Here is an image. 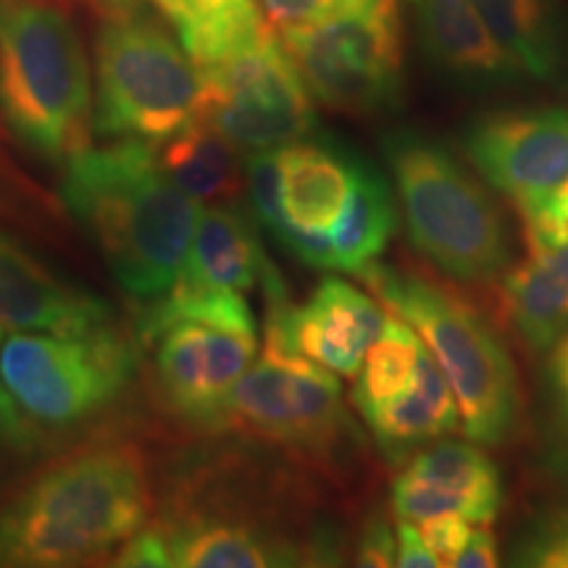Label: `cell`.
<instances>
[{"mask_svg":"<svg viewBox=\"0 0 568 568\" xmlns=\"http://www.w3.org/2000/svg\"><path fill=\"white\" fill-rule=\"evenodd\" d=\"M61 195L126 295L159 303L172 293L201 205L169 180L153 142L119 140L71 153Z\"/></svg>","mask_w":568,"mask_h":568,"instance_id":"cell-1","label":"cell"},{"mask_svg":"<svg viewBox=\"0 0 568 568\" xmlns=\"http://www.w3.org/2000/svg\"><path fill=\"white\" fill-rule=\"evenodd\" d=\"M151 510L145 464L132 447L77 453L45 471L0 518V564L71 566L138 535Z\"/></svg>","mask_w":568,"mask_h":568,"instance_id":"cell-2","label":"cell"},{"mask_svg":"<svg viewBox=\"0 0 568 568\" xmlns=\"http://www.w3.org/2000/svg\"><path fill=\"white\" fill-rule=\"evenodd\" d=\"M361 282L418 332L456 395L460 426L481 447L506 445L521 422V382L506 339L458 290L376 261Z\"/></svg>","mask_w":568,"mask_h":568,"instance_id":"cell-3","label":"cell"},{"mask_svg":"<svg viewBox=\"0 0 568 568\" xmlns=\"http://www.w3.org/2000/svg\"><path fill=\"white\" fill-rule=\"evenodd\" d=\"M385 161L410 245L460 284H493L514 264L510 230L495 195L439 142L389 132Z\"/></svg>","mask_w":568,"mask_h":568,"instance_id":"cell-4","label":"cell"},{"mask_svg":"<svg viewBox=\"0 0 568 568\" xmlns=\"http://www.w3.org/2000/svg\"><path fill=\"white\" fill-rule=\"evenodd\" d=\"M0 116L45 159L88 148L90 69L67 11L42 0H0Z\"/></svg>","mask_w":568,"mask_h":568,"instance_id":"cell-5","label":"cell"},{"mask_svg":"<svg viewBox=\"0 0 568 568\" xmlns=\"http://www.w3.org/2000/svg\"><path fill=\"white\" fill-rule=\"evenodd\" d=\"M95 130L159 142L201 119V74L176 32L142 9L109 11L95 38Z\"/></svg>","mask_w":568,"mask_h":568,"instance_id":"cell-6","label":"cell"},{"mask_svg":"<svg viewBox=\"0 0 568 568\" xmlns=\"http://www.w3.org/2000/svg\"><path fill=\"white\" fill-rule=\"evenodd\" d=\"M203 424L343 464L361 447L358 426L345 408L329 368L266 332V347Z\"/></svg>","mask_w":568,"mask_h":568,"instance_id":"cell-7","label":"cell"},{"mask_svg":"<svg viewBox=\"0 0 568 568\" xmlns=\"http://www.w3.org/2000/svg\"><path fill=\"white\" fill-rule=\"evenodd\" d=\"M311 98L351 116L395 111L406 80L400 0H347L335 13L282 30Z\"/></svg>","mask_w":568,"mask_h":568,"instance_id":"cell-8","label":"cell"},{"mask_svg":"<svg viewBox=\"0 0 568 568\" xmlns=\"http://www.w3.org/2000/svg\"><path fill=\"white\" fill-rule=\"evenodd\" d=\"M197 74L201 122L240 151H276L314 130V98L268 24L219 59L201 63Z\"/></svg>","mask_w":568,"mask_h":568,"instance_id":"cell-9","label":"cell"},{"mask_svg":"<svg viewBox=\"0 0 568 568\" xmlns=\"http://www.w3.org/2000/svg\"><path fill=\"white\" fill-rule=\"evenodd\" d=\"M132 374V351L116 326L84 335H17L0 339V379L17 408L34 422L69 426L122 393Z\"/></svg>","mask_w":568,"mask_h":568,"instance_id":"cell-10","label":"cell"},{"mask_svg":"<svg viewBox=\"0 0 568 568\" xmlns=\"http://www.w3.org/2000/svg\"><path fill=\"white\" fill-rule=\"evenodd\" d=\"M466 159L527 222L568 176V109L493 111L464 132Z\"/></svg>","mask_w":568,"mask_h":568,"instance_id":"cell-11","label":"cell"},{"mask_svg":"<svg viewBox=\"0 0 568 568\" xmlns=\"http://www.w3.org/2000/svg\"><path fill=\"white\" fill-rule=\"evenodd\" d=\"M142 329L155 339V379L166 406L201 424L251 368L258 351L255 332L197 318H166L142 324Z\"/></svg>","mask_w":568,"mask_h":568,"instance_id":"cell-12","label":"cell"},{"mask_svg":"<svg viewBox=\"0 0 568 568\" xmlns=\"http://www.w3.org/2000/svg\"><path fill=\"white\" fill-rule=\"evenodd\" d=\"M266 332L339 376L358 374L387 322V311L376 297L339 276L322 280L303 305H290L284 290L266 293Z\"/></svg>","mask_w":568,"mask_h":568,"instance_id":"cell-13","label":"cell"},{"mask_svg":"<svg viewBox=\"0 0 568 568\" xmlns=\"http://www.w3.org/2000/svg\"><path fill=\"white\" fill-rule=\"evenodd\" d=\"M389 503L400 521L453 514L493 524L503 508V474L481 445L443 437L403 464Z\"/></svg>","mask_w":568,"mask_h":568,"instance_id":"cell-14","label":"cell"},{"mask_svg":"<svg viewBox=\"0 0 568 568\" xmlns=\"http://www.w3.org/2000/svg\"><path fill=\"white\" fill-rule=\"evenodd\" d=\"M109 326L113 324L105 303L59 282L30 253L0 234V332L84 335Z\"/></svg>","mask_w":568,"mask_h":568,"instance_id":"cell-15","label":"cell"},{"mask_svg":"<svg viewBox=\"0 0 568 568\" xmlns=\"http://www.w3.org/2000/svg\"><path fill=\"white\" fill-rule=\"evenodd\" d=\"M358 414L389 464H406L422 447L460 429L456 395L429 347L418 361L414 382L403 393L358 408Z\"/></svg>","mask_w":568,"mask_h":568,"instance_id":"cell-16","label":"cell"},{"mask_svg":"<svg viewBox=\"0 0 568 568\" xmlns=\"http://www.w3.org/2000/svg\"><path fill=\"white\" fill-rule=\"evenodd\" d=\"M414 17L426 59L443 74L474 88H493L521 77L471 0H414Z\"/></svg>","mask_w":568,"mask_h":568,"instance_id":"cell-17","label":"cell"},{"mask_svg":"<svg viewBox=\"0 0 568 568\" xmlns=\"http://www.w3.org/2000/svg\"><path fill=\"white\" fill-rule=\"evenodd\" d=\"M280 166L287 230L329 232L351 197L358 155L343 153L326 142L297 140L280 148Z\"/></svg>","mask_w":568,"mask_h":568,"instance_id":"cell-18","label":"cell"},{"mask_svg":"<svg viewBox=\"0 0 568 568\" xmlns=\"http://www.w3.org/2000/svg\"><path fill=\"white\" fill-rule=\"evenodd\" d=\"M500 284V311L531 353H548L568 332V245L529 247Z\"/></svg>","mask_w":568,"mask_h":568,"instance_id":"cell-19","label":"cell"},{"mask_svg":"<svg viewBox=\"0 0 568 568\" xmlns=\"http://www.w3.org/2000/svg\"><path fill=\"white\" fill-rule=\"evenodd\" d=\"M274 276L264 245L243 213L219 205L201 211L180 280L243 293L255 284L272 282Z\"/></svg>","mask_w":568,"mask_h":568,"instance_id":"cell-20","label":"cell"},{"mask_svg":"<svg viewBox=\"0 0 568 568\" xmlns=\"http://www.w3.org/2000/svg\"><path fill=\"white\" fill-rule=\"evenodd\" d=\"M397 222H400V209L389 182L372 163L358 159L351 197L343 216L329 230L332 268L355 276L366 272L393 243Z\"/></svg>","mask_w":568,"mask_h":568,"instance_id":"cell-21","label":"cell"},{"mask_svg":"<svg viewBox=\"0 0 568 568\" xmlns=\"http://www.w3.org/2000/svg\"><path fill=\"white\" fill-rule=\"evenodd\" d=\"M481 21L521 74L548 82L564 67L558 0H471Z\"/></svg>","mask_w":568,"mask_h":568,"instance_id":"cell-22","label":"cell"},{"mask_svg":"<svg viewBox=\"0 0 568 568\" xmlns=\"http://www.w3.org/2000/svg\"><path fill=\"white\" fill-rule=\"evenodd\" d=\"M169 535L172 566L190 568H264L301 564L295 548L282 537H268L230 516H203L182 524Z\"/></svg>","mask_w":568,"mask_h":568,"instance_id":"cell-23","label":"cell"},{"mask_svg":"<svg viewBox=\"0 0 568 568\" xmlns=\"http://www.w3.org/2000/svg\"><path fill=\"white\" fill-rule=\"evenodd\" d=\"M240 153V148L201 119L155 148L169 180L197 203L237 201L245 184Z\"/></svg>","mask_w":568,"mask_h":568,"instance_id":"cell-24","label":"cell"},{"mask_svg":"<svg viewBox=\"0 0 568 568\" xmlns=\"http://www.w3.org/2000/svg\"><path fill=\"white\" fill-rule=\"evenodd\" d=\"M266 24L255 0H182V17L174 32L195 67H201L253 38Z\"/></svg>","mask_w":568,"mask_h":568,"instance_id":"cell-25","label":"cell"},{"mask_svg":"<svg viewBox=\"0 0 568 568\" xmlns=\"http://www.w3.org/2000/svg\"><path fill=\"white\" fill-rule=\"evenodd\" d=\"M424 353L426 345L414 326L387 311L385 329L368 347L364 364L355 374L358 376L353 389L355 410L403 393L414 382Z\"/></svg>","mask_w":568,"mask_h":568,"instance_id":"cell-26","label":"cell"},{"mask_svg":"<svg viewBox=\"0 0 568 568\" xmlns=\"http://www.w3.org/2000/svg\"><path fill=\"white\" fill-rule=\"evenodd\" d=\"M510 566L568 568V503L531 518L508 552Z\"/></svg>","mask_w":568,"mask_h":568,"instance_id":"cell-27","label":"cell"},{"mask_svg":"<svg viewBox=\"0 0 568 568\" xmlns=\"http://www.w3.org/2000/svg\"><path fill=\"white\" fill-rule=\"evenodd\" d=\"M245 182L251 193V205L255 219L274 234L276 240L287 230L282 209V166H280V148L276 151L251 153L245 161Z\"/></svg>","mask_w":568,"mask_h":568,"instance_id":"cell-28","label":"cell"},{"mask_svg":"<svg viewBox=\"0 0 568 568\" xmlns=\"http://www.w3.org/2000/svg\"><path fill=\"white\" fill-rule=\"evenodd\" d=\"M548 406L552 437L564 460H568V332L548 351Z\"/></svg>","mask_w":568,"mask_h":568,"instance_id":"cell-29","label":"cell"},{"mask_svg":"<svg viewBox=\"0 0 568 568\" xmlns=\"http://www.w3.org/2000/svg\"><path fill=\"white\" fill-rule=\"evenodd\" d=\"M474 524L466 521L464 516H432L418 521V531H422L424 542L429 545L432 556L437 558L439 566L456 568V558L464 550L468 535H471Z\"/></svg>","mask_w":568,"mask_h":568,"instance_id":"cell-30","label":"cell"},{"mask_svg":"<svg viewBox=\"0 0 568 568\" xmlns=\"http://www.w3.org/2000/svg\"><path fill=\"white\" fill-rule=\"evenodd\" d=\"M524 226H527L529 247L568 245V176L556 190V195L535 216L527 219Z\"/></svg>","mask_w":568,"mask_h":568,"instance_id":"cell-31","label":"cell"},{"mask_svg":"<svg viewBox=\"0 0 568 568\" xmlns=\"http://www.w3.org/2000/svg\"><path fill=\"white\" fill-rule=\"evenodd\" d=\"M345 3L347 0H261L268 27H276L280 32L322 21Z\"/></svg>","mask_w":568,"mask_h":568,"instance_id":"cell-32","label":"cell"},{"mask_svg":"<svg viewBox=\"0 0 568 568\" xmlns=\"http://www.w3.org/2000/svg\"><path fill=\"white\" fill-rule=\"evenodd\" d=\"M397 556V535L389 527L385 516H374L358 531L355 542V564L364 568H389L395 566Z\"/></svg>","mask_w":568,"mask_h":568,"instance_id":"cell-33","label":"cell"},{"mask_svg":"<svg viewBox=\"0 0 568 568\" xmlns=\"http://www.w3.org/2000/svg\"><path fill=\"white\" fill-rule=\"evenodd\" d=\"M119 566H172L169 535L161 529L138 531L119 550Z\"/></svg>","mask_w":568,"mask_h":568,"instance_id":"cell-34","label":"cell"},{"mask_svg":"<svg viewBox=\"0 0 568 568\" xmlns=\"http://www.w3.org/2000/svg\"><path fill=\"white\" fill-rule=\"evenodd\" d=\"M500 566V545L489 524H474L464 550L456 558V568H495Z\"/></svg>","mask_w":568,"mask_h":568,"instance_id":"cell-35","label":"cell"},{"mask_svg":"<svg viewBox=\"0 0 568 568\" xmlns=\"http://www.w3.org/2000/svg\"><path fill=\"white\" fill-rule=\"evenodd\" d=\"M397 535V556L395 566L400 568H437V558L432 556L429 545L424 542L422 531L414 527V521H400L395 524Z\"/></svg>","mask_w":568,"mask_h":568,"instance_id":"cell-36","label":"cell"},{"mask_svg":"<svg viewBox=\"0 0 568 568\" xmlns=\"http://www.w3.org/2000/svg\"><path fill=\"white\" fill-rule=\"evenodd\" d=\"M109 6V11H130V9H153L161 19H166L169 24H174L182 17V0H101Z\"/></svg>","mask_w":568,"mask_h":568,"instance_id":"cell-37","label":"cell"},{"mask_svg":"<svg viewBox=\"0 0 568 568\" xmlns=\"http://www.w3.org/2000/svg\"><path fill=\"white\" fill-rule=\"evenodd\" d=\"M27 432L24 418L19 416L17 403L11 400L9 389L3 387V379H0V435L11 437V439H21Z\"/></svg>","mask_w":568,"mask_h":568,"instance_id":"cell-38","label":"cell"}]
</instances>
